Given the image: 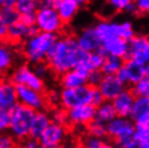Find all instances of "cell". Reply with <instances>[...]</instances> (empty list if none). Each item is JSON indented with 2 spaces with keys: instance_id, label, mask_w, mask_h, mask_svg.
<instances>
[{
  "instance_id": "ab89813d",
  "label": "cell",
  "mask_w": 149,
  "mask_h": 148,
  "mask_svg": "<svg viewBox=\"0 0 149 148\" xmlns=\"http://www.w3.org/2000/svg\"><path fill=\"white\" fill-rule=\"evenodd\" d=\"M35 67H34V71L35 74L37 75L38 77L40 78H43L47 77L49 74V71H50V68H49L48 64H45V62H41V63H37V64H34Z\"/></svg>"
},
{
  "instance_id": "1f68e13d",
  "label": "cell",
  "mask_w": 149,
  "mask_h": 148,
  "mask_svg": "<svg viewBox=\"0 0 149 148\" xmlns=\"http://www.w3.org/2000/svg\"><path fill=\"white\" fill-rule=\"evenodd\" d=\"M133 140L145 148H149V128L148 126H135L133 132Z\"/></svg>"
},
{
  "instance_id": "836d02e7",
  "label": "cell",
  "mask_w": 149,
  "mask_h": 148,
  "mask_svg": "<svg viewBox=\"0 0 149 148\" xmlns=\"http://www.w3.org/2000/svg\"><path fill=\"white\" fill-rule=\"evenodd\" d=\"M135 36L133 25L130 22H119V37L130 41Z\"/></svg>"
},
{
  "instance_id": "44dd1931",
  "label": "cell",
  "mask_w": 149,
  "mask_h": 148,
  "mask_svg": "<svg viewBox=\"0 0 149 148\" xmlns=\"http://www.w3.org/2000/svg\"><path fill=\"white\" fill-rule=\"evenodd\" d=\"M123 67L127 71L129 84H134L144 77H149V66L137 63L133 59H127L123 62Z\"/></svg>"
},
{
  "instance_id": "b9f144b4",
  "label": "cell",
  "mask_w": 149,
  "mask_h": 148,
  "mask_svg": "<svg viewBox=\"0 0 149 148\" xmlns=\"http://www.w3.org/2000/svg\"><path fill=\"white\" fill-rule=\"evenodd\" d=\"M102 143H103V140L98 138V137H94V136L89 135V136L86 138L83 146L86 148H100Z\"/></svg>"
},
{
  "instance_id": "277c9868",
  "label": "cell",
  "mask_w": 149,
  "mask_h": 148,
  "mask_svg": "<svg viewBox=\"0 0 149 148\" xmlns=\"http://www.w3.org/2000/svg\"><path fill=\"white\" fill-rule=\"evenodd\" d=\"M35 26L38 31L57 35L63 29L64 22L57 14L55 8L39 7L36 11Z\"/></svg>"
},
{
  "instance_id": "7dc6e473",
  "label": "cell",
  "mask_w": 149,
  "mask_h": 148,
  "mask_svg": "<svg viewBox=\"0 0 149 148\" xmlns=\"http://www.w3.org/2000/svg\"><path fill=\"white\" fill-rule=\"evenodd\" d=\"M60 2V0H38L39 7H48V8H55L56 4Z\"/></svg>"
},
{
  "instance_id": "5b68a950",
  "label": "cell",
  "mask_w": 149,
  "mask_h": 148,
  "mask_svg": "<svg viewBox=\"0 0 149 148\" xmlns=\"http://www.w3.org/2000/svg\"><path fill=\"white\" fill-rule=\"evenodd\" d=\"M92 87L88 84L78 88H63L60 92V104L64 109H71L74 107L90 104Z\"/></svg>"
},
{
  "instance_id": "c3c4849f",
  "label": "cell",
  "mask_w": 149,
  "mask_h": 148,
  "mask_svg": "<svg viewBox=\"0 0 149 148\" xmlns=\"http://www.w3.org/2000/svg\"><path fill=\"white\" fill-rule=\"evenodd\" d=\"M8 33V25L3 22V20L0 16V40H6L7 39Z\"/></svg>"
},
{
  "instance_id": "d6986e66",
  "label": "cell",
  "mask_w": 149,
  "mask_h": 148,
  "mask_svg": "<svg viewBox=\"0 0 149 148\" xmlns=\"http://www.w3.org/2000/svg\"><path fill=\"white\" fill-rule=\"evenodd\" d=\"M84 2V0H60V2L56 4L55 10L65 24L74 19Z\"/></svg>"
},
{
  "instance_id": "680465c9",
  "label": "cell",
  "mask_w": 149,
  "mask_h": 148,
  "mask_svg": "<svg viewBox=\"0 0 149 148\" xmlns=\"http://www.w3.org/2000/svg\"><path fill=\"white\" fill-rule=\"evenodd\" d=\"M84 1H86H86H90V0H84Z\"/></svg>"
},
{
  "instance_id": "ba28073f",
  "label": "cell",
  "mask_w": 149,
  "mask_h": 148,
  "mask_svg": "<svg viewBox=\"0 0 149 148\" xmlns=\"http://www.w3.org/2000/svg\"><path fill=\"white\" fill-rule=\"evenodd\" d=\"M127 59H133L143 65L148 64L149 40L147 36H134L129 41V51H127Z\"/></svg>"
},
{
  "instance_id": "f35d334b",
  "label": "cell",
  "mask_w": 149,
  "mask_h": 148,
  "mask_svg": "<svg viewBox=\"0 0 149 148\" xmlns=\"http://www.w3.org/2000/svg\"><path fill=\"white\" fill-rule=\"evenodd\" d=\"M104 97L102 95V93L100 92V90L97 87H92V91H91V102L90 104L93 105L95 107H97L98 105H101L104 102Z\"/></svg>"
},
{
  "instance_id": "52a82bcc",
  "label": "cell",
  "mask_w": 149,
  "mask_h": 148,
  "mask_svg": "<svg viewBox=\"0 0 149 148\" xmlns=\"http://www.w3.org/2000/svg\"><path fill=\"white\" fill-rule=\"evenodd\" d=\"M15 89H16L17 102L19 104L25 105L27 107L34 109L35 111L41 110L45 108L47 100L42 92L22 84H15Z\"/></svg>"
},
{
  "instance_id": "4316f807",
  "label": "cell",
  "mask_w": 149,
  "mask_h": 148,
  "mask_svg": "<svg viewBox=\"0 0 149 148\" xmlns=\"http://www.w3.org/2000/svg\"><path fill=\"white\" fill-rule=\"evenodd\" d=\"M86 131H88V134L91 135V136L94 137H98L103 140L104 137L107 136V131H106V123L101 122L96 119L92 120L91 122L86 126Z\"/></svg>"
},
{
  "instance_id": "681fc988",
  "label": "cell",
  "mask_w": 149,
  "mask_h": 148,
  "mask_svg": "<svg viewBox=\"0 0 149 148\" xmlns=\"http://www.w3.org/2000/svg\"><path fill=\"white\" fill-rule=\"evenodd\" d=\"M17 0H1L2 7H14Z\"/></svg>"
},
{
  "instance_id": "4dcf8cb0",
  "label": "cell",
  "mask_w": 149,
  "mask_h": 148,
  "mask_svg": "<svg viewBox=\"0 0 149 148\" xmlns=\"http://www.w3.org/2000/svg\"><path fill=\"white\" fill-rule=\"evenodd\" d=\"M131 92L134 96H149V77H144L132 84Z\"/></svg>"
},
{
  "instance_id": "f1b7e54d",
  "label": "cell",
  "mask_w": 149,
  "mask_h": 148,
  "mask_svg": "<svg viewBox=\"0 0 149 148\" xmlns=\"http://www.w3.org/2000/svg\"><path fill=\"white\" fill-rule=\"evenodd\" d=\"M107 2L109 7L115 11H127L132 13L136 12L133 0H107Z\"/></svg>"
},
{
  "instance_id": "74e56055",
  "label": "cell",
  "mask_w": 149,
  "mask_h": 148,
  "mask_svg": "<svg viewBox=\"0 0 149 148\" xmlns=\"http://www.w3.org/2000/svg\"><path fill=\"white\" fill-rule=\"evenodd\" d=\"M9 121H10V111L4 110L0 107V134L8 130Z\"/></svg>"
},
{
  "instance_id": "e0dca14e",
  "label": "cell",
  "mask_w": 149,
  "mask_h": 148,
  "mask_svg": "<svg viewBox=\"0 0 149 148\" xmlns=\"http://www.w3.org/2000/svg\"><path fill=\"white\" fill-rule=\"evenodd\" d=\"M135 96L133 93L131 92V90L124 89L117 95V96L111 101L112 105L115 107L116 114L118 117H124V118H129L133 106V102H134Z\"/></svg>"
},
{
  "instance_id": "2e32d148",
  "label": "cell",
  "mask_w": 149,
  "mask_h": 148,
  "mask_svg": "<svg viewBox=\"0 0 149 148\" xmlns=\"http://www.w3.org/2000/svg\"><path fill=\"white\" fill-rule=\"evenodd\" d=\"M38 30L36 26H28L25 25L23 22L17 21L14 24L8 26V33H7V39L11 42L17 43L25 41L27 38L33 36L37 33Z\"/></svg>"
},
{
  "instance_id": "603a6c76",
  "label": "cell",
  "mask_w": 149,
  "mask_h": 148,
  "mask_svg": "<svg viewBox=\"0 0 149 148\" xmlns=\"http://www.w3.org/2000/svg\"><path fill=\"white\" fill-rule=\"evenodd\" d=\"M101 41L108 40L111 38L119 37V22L101 21L94 27ZM120 38V37H119Z\"/></svg>"
},
{
  "instance_id": "cb8c5ba5",
  "label": "cell",
  "mask_w": 149,
  "mask_h": 148,
  "mask_svg": "<svg viewBox=\"0 0 149 148\" xmlns=\"http://www.w3.org/2000/svg\"><path fill=\"white\" fill-rule=\"evenodd\" d=\"M115 117H117V114H116L115 107L112 105L111 101H104L101 105H98L96 107L95 119L98 121L107 123Z\"/></svg>"
},
{
  "instance_id": "ac0fdd59",
  "label": "cell",
  "mask_w": 149,
  "mask_h": 148,
  "mask_svg": "<svg viewBox=\"0 0 149 148\" xmlns=\"http://www.w3.org/2000/svg\"><path fill=\"white\" fill-rule=\"evenodd\" d=\"M17 103L15 84L11 80H2L0 85V107L10 111Z\"/></svg>"
},
{
  "instance_id": "816d5d0a",
  "label": "cell",
  "mask_w": 149,
  "mask_h": 148,
  "mask_svg": "<svg viewBox=\"0 0 149 148\" xmlns=\"http://www.w3.org/2000/svg\"><path fill=\"white\" fill-rule=\"evenodd\" d=\"M100 148H117L115 145H112L111 143H109V142H103L100 146Z\"/></svg>"
},
{
  "instance_id": "ee69618b",
  "label": "cell",
  "mask_w": 149,
  "mask_h": 148,
  "mask_svg": "<svg viewBox=\"0 0 149 148\" xmlns=\"http://www.w3.org/2000/svg\"><path fill=\"white\" fill-rule=\"evenodd\" d=\"M115 76L117 78H118V80H119L122 84H124V85H127V84H129V80H127V71H125V69H124V67H123V65H122V67L120 68L119 71H117L115 74Z\"/></svg>"
},
{
  "instance_id": "d4e9b609",
  "label": "cell",
  "mask_w": 149,
  "mask_h": 148,
  "mask_svg": "<svg viewBox=\"0 0 149 148\" xmlns=\"http://www.w3.org/2000/svg\"><path fill=\"white\" fill-rule=\"evenodd\" d=\"M123 59L113 55H106L101 67V71L104 75H115L123 65Z\"/></svg>"
},
{
  "instance_id": "9a60e30c",
  "label": "cell",
  "mask_w": 149,
  "mask_h": 148,
  "mask_svg": "<svg viewBox=\"0 0 149 148\" xmlns=\"http://www.w3.org/2000/svg\"><path fill=\"white\" fill-rule=\"evenodd\" d=\"M97 88L105 101H112L125 88V85L122 84L115 75H104Z\"/></svg>"
},
{
  "instance_id": "30bf717a",
  "label": "cell",
  "mask_w": 149,
  "mask_h": 148,
  "mask_svg": "<svg viewBox=\"0 0 149 148\" xmlns=\"http://www.w3.org/2000/svg\"><path fill=\"white\" fill-rule=\"evenodd\" d=\"M129 118L135 126L149 128V96H135Z\"/></svg>"
},
{
  "instance_id": "ffe728a7",
  "label": "cell",
  "mask_w": 149,
  "mask_h": 148,
  "mask_svg": "<svg viewBox=\"0 0 149 148\" xmlns=\"http://www.w3.org/2000/svg\"><path fill=\"white\" fill-rule=\"evenodd\" d=\"M52 122L51 116L49 115L45 110H36L34 114V117L31 119L30 123V130H29V137L39 140L41 134L43 133V131L47 129V126Z\"/></svg>"
},
{
  "instance_id": "9c48e42d",
  "label": "cell",
  "mask_w": 149,
  "mask_h": 148,
  "mask_svg": "<svg viewBox=\"0 0 149 148\" xmlns=\"http://www.w3.org/2000/svg\"><path fill=\"white\" fill-rule=\"evenodd\" d=\"M135 129V124L130 118L124 117H115L109 122L106 123L107 136L112 138L113 141L120 137L132 136Z\"/></svg>"
},
{
  "instance_id": "8d00e7d4",
  "label": "cell",
  "mask_w": 149,
  "mask_h": 148,
  "mask_svg": "<svg viewBox=\"0 0 149 148\" xmlns=\"http://www.w3.org/2000/svg\"><path fill=\"white\" fill-rule=\"evenodd\" d=\"M0 148H16L15 138L6 132L0 134Z\"/></svg>"
},
{
  "instance_id": "7c38bea8",
  "label": "cell",
  "mask_w": 149,
  "mask_h": 148,
  "mask_svg": "<svg viewBox=\"0 0 149 148\" xmlns=\"http://www.w3.org/2000/svg\"><path fill=\"white\" fill-rule=\"evenodd\" d=\"M67 136V130L66 126L51 122L47 126V129L41 134L40 138L38 140L40 145L47 146H60L63 144Z\"/></svg>"
},
{
  "instance_id": "d590c367",
  "label": "cell",
  "mask_w": 149,
  "mask_h": 148,
  "mask_svg": "<svg viewBox=\"0 0 149 148\" xmlns=\"http://www.w3.org/2000/svg\"><path fill=\"white\" fill-rule=\"evenodd\" d=\"M103 77H104V74L102 73L101 69H94L89 71L86 77V84L90 87H98Z\"/></svg>"
},
{
  "instance_id": "8fae6325",
  "label": "cell",
  "mask_w": 149,
  "mask_h": 148,
  "mask_svg": "<svg viewBox=\"0 0 149 148\" xmlns=\"http://www.w3.org/2000/svg\"><path fill=\"white\" fill-rule=\"evenodd\" d=\"M96 107L91 104H84L67 110L68 121L72 126H88L95 119Z\"/></svg>"
},
{
  "instance_id": "db71d44e",
  "label": "cell",
  "mask_w": 149,
  "mask_h": 148,
  "mask_svg": "<svg viewBox=\"0 0 149 148\" xmlns=\"http://www.w3.org/2000/svg\"><path fill=\"white\" fill-rule=\"evenodd\" d=\"M38 148H57L56 146H47V145H40L38 146Z\"/></svg>"
},
{
  "instance_id": "3957f363",
  "label": "cell",
  "mask_w": 149,
  "mask_h": 148,
  "mask_svg": "<svg viewBox=\"0 0 149 148\" xmlns=\"http://www.w3.org/2000/svg\"><path fill=\"white\" fill-rule=\"evenodd\" d=\"M34 114V109L19 103L10 110V121L8 129L10 130V134L15 140L24 141L25 138L29 137L30 123Z\"/></svg>"
},
{
  "instance_id": "11a10c76",
  "label": "cell",
  "mask_w": 149,
  "mask_h": 148,
  "mask_svg": "<svg viewBox=\"0 0 149 148\" xmlns=\"http://www.w3.org/2000/svg\"><path fill=\"white\" fill-rule=\"evenodd\" d=\"M76 148H86L83 145H81V146H76Z\"/></svg>"
},
{
  "instance_id": "7a4b0ae2",
  "label": "cell",
  "mask_w": 149,
  "mask_h": 148,
  "mask_svg": "<svg viewBox=\"0 0 149 148\" xmlns=\"http://www.w3.org/2000/svg\"><path fill=\"white\" fill-rule=\"evenodd\" d=\"M57 38L56 34L37 31L24 41V55L31 64L45 62L49 52Z\"/></svg>"
},
{
  "instance_id": "f546056e",
  "label": "cell",
  "mask_w": 149,
  "mask_h": 148,
  "mask_svg": "<svg viewBox=\"0 0 149 148\" xmlns=\"http://www.w3.org/2000/svg\"><path fill=\"white\" fill-rule=\"evenodd\" d=\"M14 7L19 14H26L35 13L39 8V4L38 0H17Z\"/></svg>"
},
{
  "instance_id": "4fadbf2b",
  "label": "cell",
  "mask_w": 149,
  "mask_h": 148,
  "mask_svg": "<svg viewBox=\"0 0 149 148\" xmlns=\"http://www.w3.org/2000/svg\"><path fill=\"white\" fill-rule=\"evenodd\" d=\"M78 48L83 52H95L100 50L102 45V41L97 36L94 27H88L83 29L76 38Z\"/></svg>"
},
{
  "instance_id": "6da1fadb",
  "label": "cell",
  "mask_w": 149,
  "mask_h": 148,
  "mask_svg": "<svg viewBox=\"0 0 149 148\" xmlns=\"http://www.w3.org/2000/svg\"><path fill=\"white\" fill-rule=\"evenodd\" d=\"M80 51L74 37L64 36L57 38L45 59L50 71L61 76L74 68Z\"/></svg>"
},
{
  "instance_id": "9f6ffc18",
  "label": "cell",
  "mask_w": 149,
  "mask_h": 148,
  "mask_svg": "<svg viewBox=\"0 0 149 148\" xmlns=\"http://www.w3.org/2000/svg\"><path fill=\"white\" fill-rule=\"evenodd\" d=\"M2 8V2H1V0H0V9Z\"/></svg>"
},
{
  "instance_id": "f907efd6",
  "label": "cell",
  "mask_w": 149,
  "mask_h": 148,
  "mask_svg": "<svg viewBox=\"0 0 149 148\" xmlns=\"http://www.w3.org/2000/svg\"><path fill=\"white\" fill-rule=\"evenodd\" d=\"M127 148H145L144 146H142L141 144H138L137 142H135L134 140H132V142L130 143V145Z\"/></svg>"
},
{
  "instance_id": "f5cc1de1",
  "label": "cell",
  "mask_w": 149,
  "mask_h": 148,
  "mask_svg": "<svg viewBox=\"0 0 149 148\" xmlns=\"http://www.w3.org/2000/svg\"><path fill=\"white\" fill-rule=\"evenodd\" d=\"M57 148H76V146L71 143H63L60 146H57Z\"/></svg>"
},
{
  "instance_id": "bcb514c9",
  "label": "cell",
  "mask_w": 149,
  "mask_h": 148,
  "mask_svg": "<svg viewBox=\"0 0 149 148\" xmlns=\"http://www.w3.org/2000/svg\"><path fill=\"white\" fill-rule=\"evenodd\" d=\"M48 102L51 105H57V104H60V92L53 91V92L49 93Z\"/></svg>"
},
{
  "instance_id": "7402d4cb",
  "label": "cell",
  "mask_w": 149,
  "mask_h": 148,
  "mask_svg": "<svg viewBox=\"0 0 149 148\" xmlns=\"http://www.w3.org/2000/svg\"><path fill=\"white\" fill-rule=\"evenodd\" d=\"M88 71L80 68H72L61 75V84L63 88H78L86 84Z\"/></svg>"
},
{
  "instance_id": "e575fe53",
  "label": "cell",
  "mask_w": 149,
  "mask_h": 148,
  "mask_svg": "<svg viewBox=\"0 0 149 148\" xmlns=\"http://www.w3.org/2000/svg\"><path fill=\"white\" fill-rule=\"evenodd\" d=\"M51 120H52V122H54V123H57V124L66 126L67 124H69L67 110L64 109V108H58V109L54 110V112H53L52 116H51Z\"/></svg>"
},
{
  "instance_id": "83f0119b",
  "label": "cell",
  "mask_w": 149,
  "mask_h": 148,
  "mask_svg": "<svg viewBox=\"0 0 149 148\" xmlns=\"http://www.w3.org/2000/svg\"><path fill=\"white\" fill-rule=\"evenodd\" d=\"M0 16L8 26L19 21V14L15 7H2L0 9Z\"/></svg>"
},
{
  "instance_id": "d6a6232c",
  "label": "cell",
  "mask_w": 149,
  "mask_h": 148,
  "mask_svg": "<svg viewBox=\"0 0 149 148\" xmlns=\"http://www.w3.org/2000/svg\"><path fill=\"white\" fill-rule=\"evenodd\" d=\"M105 54L101 50H97L95 52H90L89 53V66L90 71L94 69H101L103 62L105 59Z\"/></svg>"
},
{
  "instance_id": "8992f818",
  "label": "cell",
  "mask_w": 149,
  "mask_h": 148,
  "mask_svg": "<svg viewBox=\"0 0 149 148\" xmlns=\"http://www.w3.org/2000/svg\"><path fill=\"white\" fill-rule=\"evenodd\" d=\"M14 84H22L34 90H37L39 92H42L45 90V82L43 79L38 77L35 74L33 68H30L27 65H22L17 67L11 75L10 79Z\"/></svg>"
},
{
  "instance_id": "6f0895ef",
  "label": "cell",
  "mask_w": 149,
  "mask_h": 148,
  "mask_svg": "<svg viewBox=\"0 0 149 148\" xmlns=\"http://www.w3.org/2000/svg\"><path fill=\"white\" fill-rule=\"evenodd\" d=\"M1 82H2V79H1V78H0V85H1Z\"/></svg>"
},
{
  "instance_id": "60d3db41",
  "label": "cell",
  "mask_w": 149,
  "mask_h": 148,
  "mask_svg": "<svg viewBox=\"0 0 149 148\" xmlns=\"http://www.w3.org/2000/svg\"><path fill=\"white\" fill-rule=\"evenodd\" d=\"M136 12L145 14L149 11V0H133Z\"/></svg>"
},
{
  "instance_id": "7bdbcfd3",
  "label": "cell",
  "mask_w": 149,
  "mask_h": 148,
  "mask_svg": "<svg viewBox=\"0 0 149 148\" xmlns=\"http://www.w3.org/2000/svg\"><path fill=\"white\" fill-rule=\"evenodd\" d=\"M19 21L23 22L25 25L34 26L35 21H36V12L35 13H26V14H21Z\"/></svg>"
},
{
  "instance_id": "484cf974",
  "label": "cell",
  "mask_w": 149,
  "mask_h": 148,
  "mask_svg": "<svg viewBox=\"0 0 149 148\" xmlns=\"http://www.w3.org/2000/svg\"><path fill=\"white\" fill-rule=\"evenodd\" d=\"M14 57L13 52L7 45L0 43V75L7 73L11 68Z\"/></svg>"
},
{
  "instance_id": "5bb4252c",
  "label": "cell",
  "mask_w": 149,
  "mask_h": 148,
  "mask_svg": "<svg viewBox=\"0 0 149 148\" xmlns=\"http://www.w3.org/2000/svg\"><path fill=\"white\" fill-rule=\"evenodd\" d=\"M105 55H113L127 59V51H129V41L124 40L122 38L115 37L108 40L102 41V45L100 48Z\"/></svg>"
},
{
  "instance_id": "f6af8a7d",
  "label": "cell",
  "mask_w": 149,
  "mask_h": 148,
  "mask_svg": "<svg viewBox=\"0 0 149 148\" xmlns=\"http://www.w3.org/2000/svg\"><path fill=\"white\" fill-rule=\"evenodd\" d=\"M38 146H39V142L31 137L25 138L23 143V148H38Z\"/></svg>"
}]
</instances>
